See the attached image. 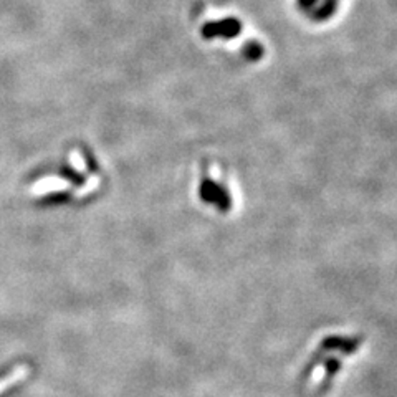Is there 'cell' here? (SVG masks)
<instances>
[{
	"mask_svg": "<svg viewBox=\"0 0 397 397\" xmlns=\"http://www.w3.org/2000/svg\"><path fill=\"white\" fill-rule=\"evenodd\" d=\"M66 188H68V183H65L63 179L56 178V176H50V178L38 179L30 188V194L45 195L50 193H60V190H65Z\"/></svg>",
	"mask_w": 397,
	"mask_h": 397,
	"instance_id": "1",
	"label": "cell"
},
{
	"mask_svg": "<svg viewBox=\"0 0 397 397\" xmlns=\"http://www.w3.org/2000/svg\"><path fill=\"white\" fill-rule=\"evenodd\" d=\"M28 374H30V367L27 365H18L13 367L6 376L0 377V394H4V392L11 389V387L17 386L20 381L27 379Z\"/></svg>",
	"mask_w": 397,
	"mask_h": 397,
	"instance_id": "2",
	"label": "cell"
},
{
	"mask_svg": "<svg viewBox=\"0 0 397 397\" xmlns=\"http://www.w3.org/2000/svg\"><path fill=\"white\" fill-rule=\"evenodd\" d=\"M70 166L73 167L75 171H80L83 172L86 169V161H85V156L81 154V151L78 149H73L70 152Z\"/></svg>",
	"mask_w": 397,
	"mask_h": 397,
	"instance_id": "3",
	"label": "cell"
},
{
	"mask_svg": "<svg viewBox=\"0 0 397 397\" xmlns=\"http://www.w3.org/2000/svg\"><path fill=\"white\" fill-rule=\"evenodd\" d=\"M98 188H99V179L98 178H90L88 181H86L85 188H81L78 193H76V197H85V195L93 194Z\"/></svg>",
	"mask_w": 397,
	"mask_h": 397,
	"instance_id": "4",
	"label": "cell"
}]
</instances>
